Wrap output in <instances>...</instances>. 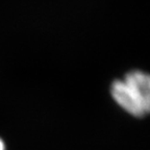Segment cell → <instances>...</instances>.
Segmentation results:
<instances>
[{"mask_svg": "<svg viewBox=\"0 0 150 150\" xmlns=\"http://www.w3.org/2000/svg\"><path fill=\"white\" fill-rule=\"evenodd\" d=\"M112 96L130 115L143 118L150 110V77L140 70L128 72L112 84Z\"/></svg>", "mask_w": 150, "mask_h": 150, "instance_id": "1", "label": "cell"}, {"mask_svg": "<svg viewBox=\"0 0 150 150\" xmlns=\"http://www.w3.org/2000/svg\"><path fill=\"white\" fill-rule=\"evenodd\" d=\"M0 150H5L4 144H3V142H2V140H1V139H0Z\"/></svg>", "mask_w": 150, "mask_h": 150, "instance_id": "2", "label": "cell"}]
</instances>
